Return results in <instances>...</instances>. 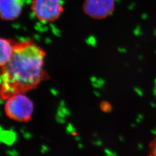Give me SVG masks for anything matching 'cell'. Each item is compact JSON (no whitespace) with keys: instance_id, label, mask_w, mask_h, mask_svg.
<instances>
[{"instance_id":"6da1fadb","label":"cell","mask_w":156,"mask_h":156,"mask_svg":"<svg viewBox=\"0 0 156 156\" xmlns=\"http://www.w3.org/2000/svg\"><path fill=\"white\" fill-rule=\"evenodd\" d=\"M46 51L31 40L17 41L11 58L0 68V100L35 89L47 80Z\"/></svg>"},{"instance_id":"3957f363","label":"cell","mask_w":156,"mask_h":156,"mask_svg":"<svg viewBox=\"0 0 156 156\" xmlns=\"http://www.w3.org/2000/svg\"><path fill=\"white\" fill-rule=\"evenodd\" d=\"M64 0H31V10L39 22H54L64 11Z\"/></svg>"},{"instance_id":"5b68a950","label":"cell","mask_w":156,"mask_h":156,"mask_svg":"<svg viewBox=\"0 0 156 156\" xmlns=\"http://www.w3.org/2000/svg\"><path fill=\"white\" fill-rule=\"evenodd\" d=\"M24 0H0V19L5 21L16 19L22 13Z\"/></svg>"},{"instance_id":"277c9868","label":"cell","mask_w":156,"mask_h":156,"mask_svg":"<svg viewBox=\"0 0 156 156\" xmlns=\"http://www.w3.org/2000/svg\"><path fill=\"white\" fill-rule=\"evenodd\" d=\"M116 0H85L84 13L94 19H102L111 15L115 9Z\"/></svg>"},{"instance_id":"9c48e42d","label":"cell","mask_w":156,"mask_h":156,"mask_svg":"<svg viewBox=\"0 0 156 156\" xmlns=\"http://www.w3.org/2000/svg\"><path fill=\"white\" fill-rule=\"evenodd\" d=\"M153 156V155H151H151H150V156Z\"/></svg>"},{"instance_id":"ba28073f","label":"cell","mask_w":156,"mask_h":156,"mask_svg":"<svg viewBox=\"0 0 156 156\" xmlns=\"http://www.w3.org/2000/svg\"><path fill=\"white\" fill-rule=\"evenodd\" d=\"M101 108L104 111H108V108L111 109V106L110 105V104L108 102H102V105H101Z\"/></svg>"},{"instance_id":"52a82bcc","label":"cell","mask_w":156,"mask_h":156,"mask_svg":"<svg viewBox=\"0 0 156 156\" xmlns=\"http://www.w3.org/2000/svg\"><path fill=\"white\" fill-rule=\"evenodd\" d=\"M149 148L151 151V154L156 156V137L153 140L149 145Z\"/></svg>"},{"instance_id":"8992f818","label":"cell","mask_w":156,"mask_h":156,"mask_svg":"<svg viewBox=\"0 0 156 156\" xmlns=\"http://www.w3.org/2000/svg\"><path fill=\"white\" fill-rule=\"evenodd\" d=\"M17 41L0 37V68L4 67L11 58Z\"/></svg>"},{"instance_id":"7a4b0ae2","label":"cell","mask_w":156,"mask_h":156,"mask_svg":"<svg viewBox=\"0 0 156 156\" xmlns=\"http://www.w3.org/2000/svg\"><path fill=\"white\" fill-rule=\"evenodd\" d=\"M33 102L25 94L14 95L5 100L4 111L6 116L17 122H29L33 116Z\"/></svg>"}]
</instances>
